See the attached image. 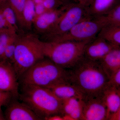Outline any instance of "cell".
<instances>
[{"mask_svg": "<svg viewBox=\"0 0 120 120\" xmlns=\"http://www.w3.org/2000/svg\"><path fill=\"white\" fill-rule=\"evenodd\" d=\"M93 1V0H72V2L88 8L92 4Z\"/></svg>", "mask_w": 120, "mask_h": 120, "instance_id": "obj_30", "label": "cell"}, {"mask_svg": "<svg viewBox=\"0 0 120 120\" xmlns=\"http://www.w3.org/2000/svg\"><path fill=\"white\" fill-rule=\"evenodd\" d=\"M15 12L18 25L22 28L23 13L27 0H8Z\"/></svg>", "mask_w": 120, "mask_h": 120, "instance_id": "obj_21", "label": "cell"}, {"mask_svg": "<svg viewBox=\"0 0 120 120\" xmlns=\"http://www.w3.org/2000/svg\"><path fill=\"white\" fill-rule=\"evenodd\" d=\"M1 0H0V1H1Z\"/></svg>", "mask_w": 120, "mask_h": 120, "instance_id": "obj_36", "label": "cell"}, {"mask_svg": "<svg viewBox=\"0 0 120 120\" xmlns=\"http://www.w3.org/2000/svg\"><path fill=\"white\" fill-rule=\"evenodd\" d=\"M13 65L6 60L0 61V90L11 92L19 98V83Z\"/></svg>", "mask_w": 120, "mask_h": 120, "instance_id": "obj_9", "label": "cell"}, {"mask_svg": "<svg viewBox=\"0 0 120 120\" xmlns=\"http://www.w3.org/2000/svg\"><path fill=\"white\" fill-rule=\"evenodd\" d=\"M41 41L35 34H18L12 64L18 79L35 63L45 58Z\"/></svg>", "mask_w": 120, "mask_h": 120, "instance_id": "obj_5", "label": "cell"}, {"mask_svg": "<svg viewBox=\"0 0 120 120\" xmlns=\"http://www.w3.org/2000/svg\"><path fill=\"white\" fill-rule=\"evenodd\" d=\"M35 4V19L37 17L45 13L47 11L43 5V3H39Z\"/></svg>", "mask_w": 120, "mask_h": 120, "instance_id": "obj_29", "label": "cell"}, {"mask_svg": "<svg viewBox=\"0 0 120 120\" xmlns=\"http://www.w3.org/2000/svg\"><path fill=\"white\" fill-rule=\"evenodd\" d=\"M89 18L88 8L71 2L68 4L67 9L52 28L47 33L41 35V39L44 41H52L66 34L79 22Z\"/></svg>", "mask_w": 120, "mask_h": 120, "instance_id": "obj_6", "label": "cell"}, {"mask_svg": "<svg viewBox=\"0 0 120 120\" xmlns=\"http://www.w3.org/2000/svg\"><path fill=\"white\" fill-rule=\"evenodd\" d=\"M68 71L46 57L35 63L19 78L22 84L48 88L59 83L68 82Z\"/></svg>", "mask_w": 120, "mask_h": 120, "instance_id": "obj_4", "label": "cell"}, {"mask_svg": "<svg viewBox=\"0 0 120 120\" xmlns=\"http://www.w3.org/2000/svg\"><path fill=\"white\" fill-rule=\"evenodd\" d=\"M82 103V120H108V112L102 94L84 95Z\"/></svg>", "mask_w": 120, "mask_h": 120, "instance_id": "obj_8", "label": "cell"}, {"mask_svg": "<svg viewBox=\"0 0 120 120\" xmlns=\"http://www.w3.org/2000/svg\"><path fill=\"white\" fill-rule=\"evenodd\" d=\"M22 28H32L35 17V4L33 0H27L23 13Z\"/></svg>", "mask_w": 120, "mask_h": 120, "instance_id": "obj_20", "label": "cell"}, {"mask_svg": "<svg viewBox=\"0 0 120 120\" xmlns=\"http://www.w3.org/2000/svg\"><path fill=\"white\" fill-rule=\"evenodd\" d=\"M120 4V0H93L88 8L90 18L101 17L108 15Z\"/></svg>", "mask_w": 120, "mask_h": 120, "instance_id": "obj_13", "label": "cell"}, {"mask_svg": "<svg viewBox=\"0 0 120 120\" xmlns=\"http://www.w3.org/2000/svg\"><path fill=\"white\" fill-rule=\"evenodd\" d=\"M108 84L120 90V68L110 78Z\"/></svg>", "mask_w": 120, "mask_h": 120, "instance_id": "obj_26", "label": "cell"}, {"mask_svg": "<svg viewBox=\"0 0 120 120\" xmlns=\"http://www.w3.org/2000/svg\"><path fill=\"white\" fill-rule=\"evenodd\" d=\"M61 101V116L67 114L74 120H82V98H72Z\"/></svg>", "mask_w": 120, "mask_h": 120, "instance_id": "obj_17", "label": "cell"}, {"mask_svg": "<svg viewBox=\"0 0 120 120\" xmlns=\"http://www.w3.org/2000/svg\"><path fill=\"white\" fill-rule=\"evenodd\" d=\"M109 80L99 62L84 56L68 70V82L76 87L84 95H102Z\"/></svg>", "mask_w": 120, "mask_h": 120, "instance_id": "obj_1", "label": "cell"}, {"mask_svg": "<svg viewBox=\"0 0 120 120\" xmlns=\"http://www.w3.org/2000/svg\"><path fill=\"white\" fill-rule=\"evenodd\" d=\"M45 120H64L62 116L60 114H55L49 116L44 118Z\"/></svg>", "mask_w": 120, "mask_h": 120, "instance_id": "obj_31", "label": "cell"}, {"mask_svg": "<svg viewBox=\"0 0 120 120\" xmlns=\"http://www.w3.org/2000/svg\"><path fill=\"white\" fill-rule=\"evenodd\" d=\"M62 116L64 120H74L73 118L69 115L65 114Z\"/></svg>", "mask_w": 120, "mask_h": 120, "instance_id": "obj_33", "label": "cell"}, {"mask_svg": "<svg viewBox=\"0 0 120 120\" xmlns=\"http://www.w3.org/2000/svg\"><path fill=\"white\" fill-rule=\"evenodd\" d=\"M47 88L61 100L72 98H82L84 96L78 88L68 82L59 83Z\"/></svg>", "mask_w": 120, "mask_h": 120, "instance_id": "obj_14", "label": "cell"}, {"mask_svg": "<svg viewBox=\"0 0 120 120\" xmlns=\"http://www.w3.org/2000/svg\"><path fill=\"white\" fill-rule=\"evenodd\" d=\"M119 46L97 35L86 45L83 56L93 61H99L112 50Z\"/></svg>", "mask_w": 120, "mask_h": 120, "instance_id": "obj_10", "label": "cell"}, {"mask_svg": "<svg viewBox=\"0 0 120 120\" xmlns=\"http://www.w3.org/2000/svg\"><path fill=\"white\" fill-rule=\"evenodd\" d=\"M64 5H65L72 2V0H59Z\"/></svg>", "mask_w": 120, "mask_h": 120, "instance_id": "obj_34", "label": "cell"}, {"mask_svg": "<svg viewBox=\"0 0 120 120\" xmlns=\"http://www.w3.org/2000/svg\"><path fill=\"white\" fill-rule=\"evenodd\" d=\"M98 62L110 79L120 68V46L112 50Z\"/></svg>", "mask_w": 120, "mask_h": 120, "instance_id": "obj_16", "label": "cell"}, {"mask_svg": "<svg viewBox=\"0 0 120 120\" xmlns=\"http://www.w3.org/2000/svg\"><path fill=\"white\" fill-rule=\"evenodd\" d=\"M13 33H16L9 30L0 31V61L3 60L5 48L11 35Z\"/></svg>", "mask_w": 120, "mask_h": 120, "instance_id": "obj_23", "label": "cell"}, {"mask_svg": "<svg viewBox=\"0 0 120 120\" xmlns=\"http://www.w3.org/2000/svg\"><path fill=\"white\" fill-rule=\"evenodd\" d=\"M5 120V119L1 113V107H0V120Z\"/></svg>", "mask_w": 120, "mask_h": 120, "instance_id": "obj_35", "label": "cell"}, {"mask_svg": "<svg viewBox=\"0 0 120 120\" xmlns=\"http://www.w3.org/2000/svg\"><path fill=\"white\" fill-rule=\"evenodd\" d=\"M7 120H43L26 103L17 101H11L5 113Z\"/></svg>", "mask_w": 120, "mask_h": 120, "instance_id": "obj_11", "label": "cell"}, {"mask_svg": "<svg viewBox=\"0 0 120 120\" xmlns=\"http://www.w3.org/2000/svg\"><path fill=\"white\" fill-rule=\"evenodd\" d=\"M102 97L107 108L108 120L120 106V90L107 85L102 94Z\"/></svg>", "mask_w": 120, "mask_h": 120, "instance_id": "obj_15", "label": "cell"}, {"mask_svg": "<svg viewBox=\"0 0 120 120\" xmlns=\"http://www.w3.org/2000/svg\"><path fill=\"white\" fill-rule=\"evenodd\" d=\"M105 24L100 17L89 18L79 22L65 34L50 41L56 42L92 40L96 38Z\"/></svg>", "mask_w": 120, "mask_h": 120, "instance_id": "obj_7", "label": "cell"}, {"mask_svg": "<svg viewBox=\"0 0 120 120\" xmlns=\"http://www.w3.org/2000/svg\"><path fill=\"white\" fill-rule=\"evenodd\" d=\"M18 34L13 33L11 35L7 47L5 48L3 60L8 61L13 64L14 55L16 47Z\"/></svg>", "mask_w": 120, "mask_h": 120, "instance_id": "obj_22", "label": "cell"}, {"mask_svg": "<svg viewBox=\"0 0 120 120\" xmlns=\"http://www.w3.org/2000/svg\"><path fill=\"white\" fill-rule=\"evenodd\" d=\"M42 3L47 11H54L64 5L59 0H43Z\"/></svg>", "mask_w": 120, "mask_h": 120, "instance_id": "obj_25", "label": "cell"}, {"mask_svg": "<svg viewBox=\"0 0 120 120\" xmlns=\"http://www.w3.org/2000/svg\"><path fill=\"white\" fill-rule=\"evenodd\" d=\"M12 98L10 92L0 90V107L8 104Z\"/></svg>", "mask_w": 120, "mask_h": 120, "instance_id": "obj_27", "label": "cell"}, {"mask_svg": "<svg viewBox=\"0 0 120 120\" xmlns=\"http://www.w3.org/2000/svg\"><path fill=\"white\" fill-rule=\"evenodd\" d=\"M92 40L61 42L41 40L42 49L45 57L62 68L70 69L83 57L85 47Z\"/></svg>", "mask_w": 120, "mask_h": 120, "instance_id": "obj_3", "label": "cell"}, {"mask_svg": "<svg viewBox=\"0 0 120 120\" xmlns=\"http://www.w3.org/2000/svg\"><path fill=\"white\" fill-rule=\"evenodd\" d=\"M68 4L54 11L46 12L35 18L33 25L35 32L41 35L48 32L67 9Z\"/></svg>", "mask_w": 120, "mask_h": 120, "instance_id": "obj_12", "label": "cell"}, {"mask_svg": "<svg viewBox=\"0 0 120 120\" xmlns=\"http://www.w3.org/2000/svg\"><path fill=\"white\" fill-rule=\"evenodd\" d=\"M20 99L43 118L60 114L62 101L49 89L29 84H22Z\"/></svg>", "mask_w": 120, "mask_h": 120, "instance_id": "obj_2", "label": "cell"}, {"mask_svg": "<svg viewBox=\"0 0 120 120\" xmlns=\"http://www.w3.org/2000/svg\"><path fill=\"white\" fill-rule=\"evenodd\" d=\"M99 17L104 21L105 25L109 23L120 24V4L108 15Z\"/></svg>", "mask_w": 120, "mask_h": 120, "instance_id": "obj_24", "label": "cell"}, {"mask_svg": "<svg viewBox=\"0 0 120 120\" xmlns=\"http://www.w3.org/2000/svg\"><path fill=\"white\" fill-rule=\"evenodd\" d=\"M109 120H120V106L115 113L110 117Z\"/></svg>", "mask_w": 120, "mask_h": 120, "instance_id": "obj_32", "label": "cell"}, {"mask_svg": "<svg viewBox=\"0 0 120 120\" xmlns=\"http://www.w3.org/2000/svg\"><path fill=\"white\" fill-rule=\"evenodd\" d=\"M98 36L120 46V24H107L102 28Z\"/></svg>", "mask_w": 120, "mask_h": 120, "instance_id": "obj_18", "label": "cell"}, {"mask_svg": "<svg viewBox=\"0 0 120 120\" xmlns=\"http://www.w3.org/2000/svg\"><path fill=\"white\" fill-rule=\"evenodd\" d=\"M5 30H10L16 33L14 30H12L7 22L0 7V31Z\"/></svg>", "mask_w": 120, "mask_h": 120, "instance_id": "obj_28", "label": "cell"}, {"mask_svg": "<svg viewBox=\"0 0 120 120\" xmlns=\"http://www.w3.org/2000/svg\"><path fill=\"white\" fill-rule=\"evenodd\" d=\"M0 7L8 23L12 30L19 34L20 30L16 16L8 0H1Z\"/></svg>", "mask_w": 120, "mask_h": 120, "instance_id": "obj_19", "label": "cell"}]
</instances>
